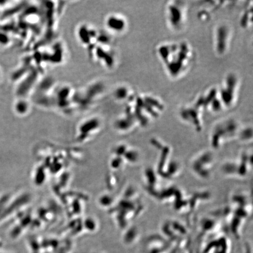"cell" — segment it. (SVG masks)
Returning a JSON list of instances; mask_svg holds the SVG:
<instances>
[{"label": "cell", "instance_id": "cell-2", "mask_svg": "<svg viewBox=\"0 0 253 253\" xmlns=\"http://www.w3.org/2000/svg\"><path fill=\"white\" fill-rule=\"evenodd\" d=\"M138 118L146 126L152 120L156 119L163 113L164 104L159 98L151 94L141 95L136 99Z\"/></svg>", "mask_w": 253, "mask_h": 253}, {"label": "cell", "instance_id": "cell-13", "mask_svg": "<svg viewBox=\"0 0 253 253\" xmlns=\"http://www.w3.org/2000/svg\"><path fill=\"white\" fill-rule=\"evenodd\" d=\"M198 16L200 20L204 21H207L211 18L210 12L207 10V9H202V10L199 12Z\"/></svg>", "mask_w": 253, "mask_h": 253}, {"label": "cell", "instance_id": "cell-6", "mask_svg": "<svg viewBox=\"0 0 253 253\" xmlns=\"http://www.w3.org/2000/svg\"><path fill=\"white\" fill-rule=\"evenodd\" d=\"M205 110L201 97L199 96L195 102L182 107L179 116L183 122L192 126L196 130L201 131L203 127V113Z\"/></svg>", "mask_w": 253, "mask_h": 253}, {"label": "cell", "instance_id": "cell-14", "mask_svg": "<svg viewBox=\"0 0 253 253\" xmlns=\"http://www.w3.org/2000/svg\"><path fill=\"white\" fill-rule=\"evenodd\" d=\"M1 70H0V79H1Z\"/></svg>", "mask_w": 253, "mask_h": 253}, {"label": "cell", "instance_id": "cell-9", "mask_svg": "<svg viewBox=\"0 0 253 253\" xmlns=\"http://www.w3.org/2000/svg\"><path fill=\"white\" fill-rule=\"evenodd\" d=\"M230 244L226 236L217 237L205 246L202 253H230Z\"/></svg>", "mask_w": 253, "mask_h": 253}, {"label": "cell", "instance_id": "cell-8", "mask_svg": "<svg viewBox=\"0 0 253 253\" xmlns=\"http://www.w3.org/2000/svg\"><path fill=\"white\" fill-rule=\"evenodd\" d=\"M232 36V30L229 25L220 24L215 28L214 47L217 55L223 56L228 51Z\"/></svg>", "mask_w": 253, "mask_h": 253}, {"label": "cell", "instance_id": "cell-10", "mask_svg": "<svg viewBox=\"0 0 253 253\" xmlns=\"http://www.w3.org/2000/svg\"><path fill=\"white\" fill-rule=\"evenodd\" d=\"M153 240H149L148 242L147 252L148 253H172L171 246L167 243V241L163 239H151Z\"/></svg>", "mask_w": 253, "mask_h": 253}, {"label": "cell", "instance_id": "cell-7", "mask_svg": "<svg viewBox=\"0 0 253 253\" xmlns=\"http://www.w3.org/2000/svg\"><path fill=\"white\" fill-rule=\"evenodd\" d=\"M215 164L214 155L211 151L200 152L191 161L190 167L193 172L201 179L210 178Z\"/></svg>", "mask_w": 253, "mask_h": 253}, {"label": "cell", "instance_id": "cell-1", "mask_svg": "<svg viewBox=\"0 0 253 253\" xmlns=\"http://www.w3.org/2000/svg\"><path fill=\"white\" fill-rule=\"evenodd\" d=\"M157 55L170 78H181L192 67L195 53L186 41H169L158 44Z\"/></svg>", "mask_w": 253, "mask_h": 253}, {"label": "cell", "instance_id": "cell-5", "mask_svg": "<svg viewBox=\"0 0 253 253\" xmlns=\"http://www.w3.org/2000/svg\"><path fill=\"white\" fill-rule=\"evenodd\" d=\"M166 17L170 28L179 31L186 23V4L182 1H169L166 5Z\"/></svg>", "mask_w": 253, "mask_h": 253}, {"label": "cell", "instance_id": "cell-3", "mask_svg": "<svg viewBox=\"0 0 253 253\" xmlns=\"http://www.w3.org/2000/svg\"><path fill=\"white\" fill-rule=\"evenodd\" d=\"M240 126L239 123L233 119L221 120L217 123L211 133V145L215 148H219L225 142L232 140L237 134L240 137L242 131Z\"/></svg>", "mask_w": 253, "mask_h": 253}, {"label": "cell", "instance_id": "cell-12", "mask_svg": "<svg viewBox=\"0 0 253 253\" xmlns=\"http://www.w3.org/2000/svg\"><path fill=\"white\" fill-rule=\"evenodd\" d=\"M252 18H253V5H249V7L247 8L244 11H243L241 19H240V24L244 28L249 27V25H252Z\"/></svg>", "mask_w": 253, "mask_h": 253}, {"label": "cell", "instance_id": "cell-11", "mask_svg": "<svg viewBox=\"0 0 253 253\" xmlns=\"http://www.w3.org/2000/svg\"><path fill=\"white\" fill-rule=\"evenodd\" d=\"M126 19L120 15L110 16L107 21V27L109 29L118 33H122L126 30Z\"/></svg>", "mask_w": 253, "mask_h": 253}, {"label": "cell", "instance_id": "cell-4", "mask_svg": "<svg viewBox=\"0 0 253 253\" xmlns=\"http://www.w3.org/2000/svg\"><path fill=\"white\" fill-rule=\"evenodd\" d=\"M239 79L235 74H229L224 78L221 87L218 88L224 109H231L237 102L239 91Z\"/></svg>", "mask_w": 253, "mask_h": 253}]
</instances>
